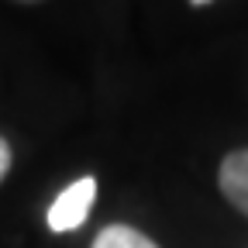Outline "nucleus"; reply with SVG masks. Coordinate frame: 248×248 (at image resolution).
I'll return each mask as SVG.
<instances>
[{
	"instance_id": "nucleus-1",
	"label": "nucleus",
	"mask_w": 248,
	"mask_h": 248,
	"mask_svg": "<svg viewBox=\"0 0 248 248\" xmlns=\"http://www.w3.org/2000/svg\"><path fill=\"white\" fill-rule=\"evenodd\" d=\"M93 197H97V179H90V176H83L73 186H66V190L55 197V203L48 207V228L59 231V234L79 228L86 217H90Z\"/></svg>"
},
{
	"instance_id": "nucleus-2",
	"label": "nucleus",
	"mask_w": 248,
	"mask_h": 248,
	"mask_svg": "<svg viewBox=\"0 0 248 248\" xmlns=\"http://www.w3.org/2000/svg\"><path fill=\"white\" fill-rule=\"evenodd\" d=\"M221 193L241 210L248 214V148L228 152L224 162H221Z\"/></svg>"
},
{
	"instance_id": "nucleus-3",
	"label": "nucleus",
	"mask_w": 248,
	"mask_h": 248,
	"mask_svg": "<svg viewBox=\"0 0 248 248\" xmlns=\"http://www.w3.org/2000/svg\"><path fill=\"white\" fill-rule=\"evenodd\" d=\"M93 248H159L152 238H145L141 231L128 228V224H110L97 234V241H93Z\"/></svg>"
},
{
	"instance_id": "nucleus-4",
	"label": "nucleus",
	"mask_w": 248,
	"mask_h": 248,
	"mask_svg": "<svg viewBox=\"0 0 248 248\" xmlns=\"http://www.w3.org/2000/svg\"><path fill=\"white\" fill-rule=\"evenodd\" d=\"M7 169H11V148H7L4 138H0V179L7 176Z\"/></svg>"
}]
</instances>
